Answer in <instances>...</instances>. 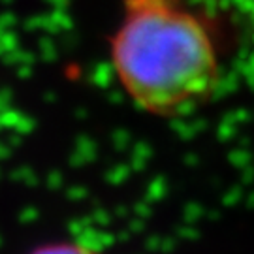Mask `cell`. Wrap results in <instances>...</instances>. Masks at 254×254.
Wrapping results in <instances>:
<instances>
[{
    "instance_id": "obj_2",
    "label": "cell",
    "mask_w": 254,
    "mask_h": 254,
    "mask_svg": "<svg viewBox=\"0 0 254 254\" xmlns=\"http://www.w3.org/2000/svg\"><path fill=\"white\" fill-rule=\"evenodd\" d=\"M36 254H91L85 249L75 245H55V247H46L42 251H38Z\"/></svg>"
},
{
    "instance_id": "obj_1",
    "label": "cell",
    "mask_w": 254,
    "mask_h": 254,
    "mask_svg": "<svg viewBox=\"0 0 254 254\" xmlns=\"http://www.w3.org/2000/svg\"><path fill=\"white\" fill-rule=\"evenodd\" d=\"M111 57L128 96L158 115L196 106L218 81L213 38L181 0H127Z\"/></svg>"
}]
</instances>
